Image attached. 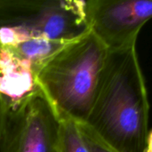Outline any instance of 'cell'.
<instances>
[{
    "mask_svg": "<svg viewBox=\"0 0 152 152\" xmlns=\"http://www.w3.org/2000/svg\"><path fill=\"white\" fill-rule=\"evenodd\" d=\"M58 152H90L79 124L69 120H60Z\"/></svg>",
    "mask_w": 152,
    "mask_h": 152,
    "instance_id": "cell-8",
    "label": "cell"
},
{
    "mask_svg": "<svg viewBox=\"0 0 152 152\" xmlns=\"http://www.w3.org/2000/svg\"><path fill=\"white\" fill-rule=\"evenodd\" d=\"M3 118H4V105L0 99V140H1V133H2V126H3Z\"/></svg>",
    "mask_w": 152,
    "mask_h": 152,
    "instance_id": "cell-11",
    "label": "cell"
},
{
    "mask_svg": "<svg viewBox=\"0 0 152 152\" xmlns=\"http://www.w3.org/2000/svg\"><path fill=\"white\" fill-rule=\"evenodd\" d=\"M86 7L91 31L109 51L136 45L139 32L152 19V0H89Z\"/></svg>",
    "mask_w": 152,
    "mask_h": 152,
    "instance_id": "cell-4",
    "label": "cell"
},
{
    "mask_svg": "<svg viewBox=\"0 0 152 152\" xmlns=\"http://www.w3.org/2000/svg\"><path fill=\"white\" fill-rule=\"evenodd\" d=\"M59 133L60 120L40 90L4 107L0 152H58Z\"/></svg>",
    "mask_w": 152,
    "mask_h": 152,
    "instance_id": "cell-3",
    "label": "cell"
},
{
    "mask_svg": "<svg viewBox=\"0 0 152 152\" xmlns=\"http://www.w3.org/2000/svg\"><path fill=\"white\" fill-rule=\"evenodd\" d=\"M109 52L90 30L67 43L39 68L37 83L59 120L86 122Z\"/></svg>",
    "mask_w": 152,
    "mask_h": 152,
    "instance_id": "cell-2",
    "label": "cell"
},
{
    "mask_svg": "<svg viewBox=\"0 0 152 152\" xmlns=\"http://www.w3.org/2000/svg\"><path fill=\"white\" fill-rule=\"evenodd\" d=\"M38 91L32 65L0 46V99L4 107L18 105Z\"/></svg>",
    "mask_w": 152,
    "mask_h": 152,
    "instance_id": "cell-6",
    "label": "cell"
},
{
    "mask_svg": "<svg viewBox=\"0 0 152 152\" xmlns=\"http://www.w3.org/2000/svg\"><path fill=\"white\" fill-rule=\"evenodd\" d=\"M90 152H117L102 142L85 125H79Z\"/></svg>",
    "mask_w": 152,
    "mask_h": 152,
    "instance_id": "cell-9",
    "label": "cell"
},
{
    "mask_svg": "<svg viewBox=\"0 0 152 152\" xmlns=\"http://www.w3.org/2000/svg\"><path fill=\"white\" fill-rule=\"evenodd\" d=\"M69 42L47 39L31 32L12 46L5 47L34 68L36 74L39 68ZM4 47V46H3Z\"/></svg>",
    "mask_w": 152,
    "mask_h": 152,
    "instance_id": "cell-7",
    "label": "cell"
},
{
    "mask_svg": "<svg viewBox=\"0 0 152 152\" xmlns=\"http://www.w3.org/2000/svg\"><path fill=\"white\" fill-rule=\"evenodd\" d=\"M150 104L135 45L110 51L92 110L84 124L117 152H144Z\"/></svg>",
    "mask_w": 152,
    "mask_h": 152,
    "instance_id": "cell-1",
    "label": "cell"
},
{
    "mask_svg": "<svg viewBox=\"0 0 152 152\" xmlns=\"http://www.w3.org/2000/svg\"><path fill=\"white\" fill-rule=\"evenodd\" d=\"M86 5V1H40L37 10L21 25L47 39L70 42L91 30Z\"/></svg>",
    "mask_w": 152,
    "mask_h": 152,
    "instance_id": "cell-5",
    "label": "cell"
},
{
    "mask_svg": "<svg viewBox=\"0 0 152 152\" xmlns=\"http://www.w3.org/2000/svg\"><path fill=\"white\" fill-rule=\"evenodd\" d=\"M144 152H152V130L149 131L147 140H146V147Z\"/></svg>",
    "mask_w": 152,
    "mask_h": 152,
    "instance_id": "cell-10",
    "label": "cell"
}]
</instances>
